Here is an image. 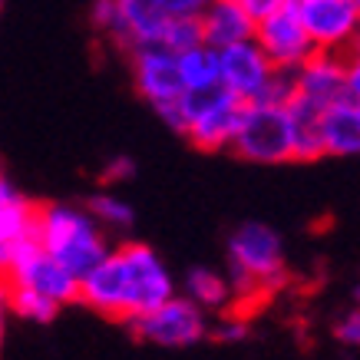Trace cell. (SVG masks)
I'll list each match as a JSON object with an SVG mask.
<instances>
[{
  "label": "cell",
  "mask_w": 360,
  "mask_h": 360,
  "mask_svg": "<svg viewBox=\"0 0 360 360\" xmlns=\"http://www.w3.org/2000/svg\"><path fill=\"white\" fill-rule=\"evenodd\" d=\"M33 241L56 264H63L77 281L110 255L106 231L89 219L86 208L66 205V202H53V205L37 208Z\"/></svg>",
  "instance_id": "obj_1"
},
{
  "label": "cell",
  "mask_w": 360,
  "mask_h": 360,
  "mask_svg": "<svg viewBox=\"0 0 360 360\" xmlns=\"http://www.w3.org/2000/svg\"><path fill=\"white\" fill-rule=\"evenodd\" d=\"M229 284L235 301L245 295H262L284 281V245L278 231L248 221L229 238Z\"/></svg>",
  "instance_id": "obj_2"
},
{
  "label": "cell",
  "mask_w": 360,
  "mask_h": 360,
  "mask_svg": "<svg viewBox=\"0 0 360 360\" xmlns=\"http://www.w3.org/2000/svg\"><path fill=\"white\" fill-rule=\"evenodd\" d=\"M231 153L255 165H284L295 162V132L288 106L248 103L241 110L238 132L229 146Z\"/></svg>",
  "instance_id": "obj_3"
},
{
  "label": "cell",
  "mask_w": 360,
  "mask_h": 360,
  "mask_svg": "<svg viewBox=\"0 0 360 360\" xmlns=\"http://www.w3.org/2000/svg\"><path fill=\"white\" fill-rule=\"evenodd\" d=\"M245 103L229 96L221 86L205 89V93H186L182 96V122H186V136L195 149L202 153H221L229 149L241 122Z\"/></svg>",
  "instance_id": "obj_4"
},
{
  "label": "cell",
  "mask_w": 360,
  "mask_h": 360,
  "mask_svg": "<svg viewBox=\"0 0 360 360\" xmlns=\"http://www.w3.org/2000/svg\"><path fill=\"white\" fill-rule=\"evenodd\" d=\"M122 264H126V284H129V321L153 314L155 307L175 297V278L165 268V262L142 241H126L120 245Z\"/></svg>",
  "instance_id": "obj_5"
},
{
  "label": "cell",
  "mask_w": 360,
  "mask_h": 360,
  "mask_svg": "<svg viewBox=\"0 0 360 360\" xmlns=\"http://www.w3.org/2000/svg\"><path fill=\"white\" fill-rule=\"evenodd\" d=\"M284 11L297 17L314 53H344L354 33L360 30V13L354 0H288Z\"/></svg>",
  "instance_id": "obj_6"
},
{
  "label": "cell",
  "mask_w": 360,
  "mask_h": 360,
  "mask_svg": "<svg viewBox=\"0 0 360 360\" xmlns=\"http://www.w3.org/2000/svg\"><path fill=\"white\" fill-rule=\"evenodd\" d=\"M132 334L146 344H155V347H192L198 340L208 338V314L198 311L192 301L175 295L172 301H165L162 307H155L153 314L139 317L129 324Z\"/></svg>",
  "instance_id": "obj_7"
},
{
  "label": "cell",
  "mask_w": 360,
  "mask_h": 360,
  "mask_svg": "<svg viewBox=\"0 0 360 360\" xmlns=\"http://www.w3.org/2000/svg\"><path fill=\"white\" fill-rule=\"evenodd\" d=\"M11 288H23V291H33V295L50 297L53 304L66 307L73 304L79 295V281L66 271L63 264H56L46 251L37 248V241H27L17 248L13 255V264L7 271V281Z\"/></svg>",
  "instance_id": "obj_8"
},
{
  "label": "cell",
  "mask_w": 360,
  "mask_h": 360,
  "mask_svg": "<svg viewBox=\"0 0 360 360\" xmlns=\"http://www.w3.org/2000/svg\"><path fill=\"white\" fill-rule=\"evenodd\" d=\"M274 73L278 70L268 63V56L262 53V46L255 40L219 50V86L238 103H245V106L262 99V93L268 89Z\"/></svg>",
  "instance_id": "obj_9"
},
{
  "label": "cell",
  "mask_w": 360,
  "mask_h": 360,
  "mask_svg": "<svg viewBox=\"0 0 360 360\" xmlns=\"http://www.w3.org/2000/svg\"><path fill=\"white\" fill-rule=\"evenodd\" d=\"M129 63H132V83L139 89V96L146 99L155 112L186 96L175 53L162 50V46H139V50L129 53Z\"/></svg>",
  "instance_id": "obj_10"
},
{
  "label": "cell",
  "mask_w": 360,
  "mask_h": 360,
  "mask_svg": "<svg viewBox=\"0 0 360 360\" xmlns=\"http://www.w3.org/2000/svg\"><path fill=\"white\" fill-rule=\"evenodd\" d=\"M255 44L262 46V53L268 56V63L278 73H295L297 66L314 56V46L307 40V33L301 30V23L291 11H278L271 17L255 23Z\"/></svg>",
  "instance_id": "obj_11"
},
{
  "label": "cell",
  "mask_w": 360,
  "mask_h": 360,
  "mask_svg": "<svg viewBox=\"0 0 360 360\" xmlns=\"http://www.w3.org/2000/svg\"><path fill=\"white\" fill-rule=\"evenodd\" d=\"M295 96L311 103L314 110H328L347 99V56L344 53H314L291 73Z\"/></svg>",
  "instance_id": "obj_12"
},
{
  "label": "cell",
  "mask_w": 360,
  "mask_h": 360,
  "mask_svg": "<svg viewBox=\"0 0 360 360\" xmlns=\"http://www.w3.org/2000/svg\"><path fill=\"white\" fill-rule=\"evenodd\" d=\"M116 4V33L112 44L132 53L139 46H155L162 37V27L169 23V13L162 11V0H112Z\"/></svg>",
  "instance_id": "obj_13"
},
{
  "label": "cell",
  "mask_w": 360,
  "mask_h": 360,
  "mask_svg": "<svg viewBox=\"0 0 360 360\" xmlns=\"http://www.w3.org/2000/svg\"><path fill=\"white\" fill-rule=\"evenodd\" d=\"M198 30H202V44L208 50H229L235 44H245L255 37V20L231 0H212L202 17H198Z\"/></svg>",
  "instance_id": "obj_14"
},
{
  "label": "cell",
  "mask_w": 360,
  "mask_h": 360,
  "mask_svg": "<svg viewBox=\"0 0 360 360\" xmlns=\"http://www.w3.org/2000/svg\"><path fill=\"white\" fill-rule=\"evenodd\" d=\"M317 132H321V153L330 159L360 155V112L350 99H340L328 110H321Z\"/></svg>",
  "instance_id": "obj_15"
},
{
  "label": "cell",
  "mask_w": 360,
  "mask_h": 360,
  "mask_svg": "<svg viewBox=\"0 0 360 360\" xmlns=\"http://www.w3.org/2000/svg\"><path fill=\"white\" fill-rule=\"evenodd\" d=\"M33 225H37V205L0 175V238L20 248L33 241Z\"/></svg>",
  "instance_id": "obj_16"
},
{
  "label": "cell",
  "mask_w": 360,
  "mask_h": 360,
  "mask_svg": "<svg viewBox=\"0 0 360 360\" xmlns=\"http://www.w3.org/2000/svg\"><path fill=\"white\" fill-rule=\"evenodd\" d=\"M186 301L205 311V314H219V311H229L231 301H235V291H231L229 278L215 268H192L186 274Z\"/></svg>",
  "instance_id": "obj_17"
},
{
  "label": "cell",
  "mask_w": 360,
  "mask_h": 360,
  "mask_svg": "<svg viewBox=\"0 0 360 360\" xmlns=\"http://www.w3.org/2000/svg\"><path fill=\"white\" fill-rule=\"evenodd\" d=\"M288 116H291V132H295V162H317V159H324V153H321V132H317L321 110H314L304 99L291 96Z\"/></svg>",
  "instance_id": "obj_18"
},
{
  "label": "cell",
  "mask_w": 360,
  "mask_h": 360,
  "mask_svg": "<svg viewBox=\"0 0 360 360\" xmlns=\"http://www.w3.org/2000/svg\"><path fill=\"white\" fill-rule=\"evenodd\" d=\"M175 63H179V77H182L186 93H205V89L219 86V53L208 50L205 44L175 53Z\"/></svg>",
  "instance_id": "obj_19"
},
{
  "label": "cell",
  "mask_w": 360,
  "mask_h": 360,
  "mask_svg": "<svg viewBox=\"0 0 360 360\" xmlns=\"http://www.w3.org/2000/svg\"><path fill=\"white\" fill-rule=\"evenodd\" d=\"M86 212L89 219L96 221L103 231H126L136 221V212H132L129 202H122L120 195H112V192H99L86 202Z\"/></svg>",
  "instance_id": "obj_20"
},
{
  "label": "cell",
  "mask_w": 360,
  "mask_h": 360,
  "mask_svg": "<svg viewBox=\"0 0 360 360\" xmlns=\"http://www.w3.org/2000/svg\"><path fill=\"white\" fill-rule=\"evenodd\" d=\"M7 311L17 314L20 321H30V324H50L60 314V304H53L44 295H33V291H23V288H11L7 284Z\"/></svg>",
  "instance_id": "obj_21"
},
{
  "label": "cell",
  "mask_w": 360,
  "mask_h": 360,
  "mask_svg": "<svg viewBox=\"0 0 360 360\" xmlns=\"http://www.w3.org/2000/svg\"><path fill=\"white\" fill-rule=\"evenodd\" d=\"M202 44V30H198V20L192 17H169V23L162 27V37L159 44L169 53H182V50H192V46Z\"/></svg>",
  "instance_id": "obj_22"
},
{
  "label": "cell",
  "mask_w": 360,
  "mask_h": 360,
  "mask_svg": "<svg viewBox=\"0 0 360 360\" xmlns=\"http://www.w3.org/2000/svg\"><path fill=\"white\" fill-rule=\"evenodd\" d=\"M89 20L96 27L99 33H106L112 40V33H116V4L112 0H93V11H89Z\"/></svg>",
  "instance_id": "obj_23"
},
{
  "label": "cell",
  "mask_w": 360,
  "mask_h": 360,
  "mask_svg": "<svg viewBox=\"0 0 360 360\" xmlns=\"http://www.w3.org/2000/svg\"><path fill=\"white\" fill-rule=\"evenodd\" d=\"M334 338H338L340 344H347V347H357L360 350V304L354 307V311H347V314L338 321Z\"/></svg>",
  "instance_id": "obj_24"
},
{
  "label": "cell",
  "mask_w": 360,
  "mask_h": 360,
  "mask_svg": "<svg viewBox=\"0 0 360 360\" xmlns=\"http://www.w3.org/2000/svg\"><path fill=\"white\" fill-rule=\"evenodd\" d=\"M231 4H238L241 11L258 23V20H264V17H271V13L284 11V4H288V0H231Z\"/></svg>",
  "instance_id": "obj_25"
},
{
  "label": "cell",
  "mask_w": 360,
  "mask_h": 360,
  "mask_svg": "<svg viewBox=\"0 0 360 360\" xmlns=\"http://www.w3.org/2000/svg\"><path fill=\"white\" fill-rule=\"evenodd\" d=\"M208 4L212 0H162V11L169 17H192V20H198Z\"/></svg>",
  "instance_id": "obj_26"
},
{
  "label": "cell",
  "mask_w": 360,
  "mask_h": 360,
  "mask_svg": "<svg viewBox=\"0 0 360 360\" xmlns=\"http://www.w3.org/2000/svg\"><path fill=\"white\" fill-rule=\"evenodd\" d=\"M132 172H136V162H132L129 155H116V159H110L106 162V169H103V182H126V179H132Z\"/></svg>",
  "instance_id": "obj_27"
},
{
  "label": "cell",
  "mask_w": 360,
  "mask_h": 360,
  "mask_svg": "<svg viewBox=\"0 0 360 360\" xmlns=\"http://www.w3.org/2000/svg\"><path fill=\"white\" fill-rule=\"evenodd\" d=\"M245 334H248V328H245V321H238V317H229V321H221V324H215V328H208V338L225 340V344H231V340H245Z\"/></svg>",
  "instance_id": "obj_28"
},
{
  "label": "cell",
  "mask_w": 360,
  "mask_h": 360,
  "mask_svg": "<svg viewBox=\"0 0 360 360\" xmlns=\"http://www.w3.org/2000/svg\"><path fill=\"white\" fill-rule=\"evenodd\" d=\"M347 99L360 106V63H347Z\"/></svg>",
  "instance_id": "obj_29"
},
{
  "label": "cell",
  "mask_w": 360,
  "mask_h": 360,
  "mask_svg": "<svg viewBox=\"0 0 360 360\" xmlns=\"http://www.w3.org/2000/svg\"><path fill=\"white\" fill-rule=\"evenodd\" d=\"M7 321H11V311H7V284H0V354H4V344H7Z\"/></svg>",
  "instance_id": "obj_30"
},
{
  "label": "cell",
  "mask_w": 360,
  "mask_h": 360,
  "mask_svg": "<svg viewBox=\"0 0 360 360\" xmlns=\"http://www.w3.org/2000/svg\"><path fill=\"white\" fill-rule=\"evenodd\" d=\"M13 255H17V248H13L11 241L0 238V284L7 281V271H11V264H13Z\"/></svg>",
  "instance_id": "obj_31"
},
{
  "label": "cell",
  "mask_w": 360,
  "mask_h": 360,
  "mask_svg": "<svg viewBox=\"0 0 360 360\" xmlns=\"http://www.w3.org/2000/svg\"><path fill=\"white\" fill-rule=\"evenodd\" d=\"M344 56H347V63H360V30L354 33V40L347 44V50H344Z\"/></svg>",
  "instance_id": "obj_32"
},
{
  "label": "cell",
  "mask_w": 360,
  "mask_h": 360,
  "mask_svg": "<svg viewBox=\"0 0 360 360\" xmlns=\"http://www.w3.org/2000/svg\"><path fill=\"white\" fill-rule=\"evenodd\" d=\"M354 4H357V13H360V0H354Z\"/></svg>",
  "instance_id": "obj_33"
},
{
  "label": "cell",
  "mask_w": 360,
  "mask_h": 360,
  "mask_svg": "<svg viewBox=\"0 0 360 360\" xmlns=\"http://www.w3.org/2000/svg\"><path fill=\"white\" fill-rule=\"evenodd\" d=\"M354 106H357V103H354ZM357 112H360V106H357Z\"/></svg>",
  "instance_id": "obj_34"
},
{
  "label": "cell",
  "mask_w": 360,
  "mask_h": 360,
  "mask_svg": "<svg viewBox=\"0 0 360 360\" xmlns=\"http://www.w3.org/2000/svg\"><path fill=\"white\" fill-rule=\"evenodd\" d=\"M0 7H4V0H0Z\"/></svg>",
  "instance_id": "obj_35"
}]
</instances>
